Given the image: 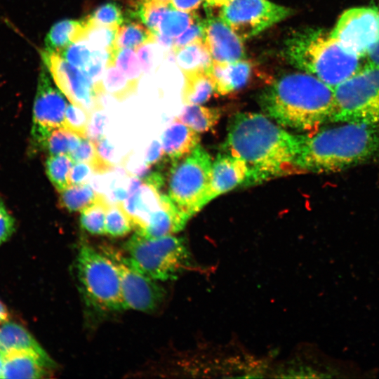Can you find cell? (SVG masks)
<instances>
[{
	"instance_id": "obj_1",
	"label": "cell",
	"mask_w": 379,
	"mask_h": 379,
	"mask_svg": "<svg viewBox=\"0 0 379 379\" xmlns=\"http://www.w3.org/2000/svg\"><path fill=\"white\" fill-rule=\"evenodd\" d=\"M300 134L288 133L267 115L237 112L230 119L221 152L242 159L247 174L242 187L300 173Z\"/></svg>"
},
{
	"instance_id": "obj_2",
	"label": "cell",
	"mask_w": 379,
	"mask_h": 379,
	"mask_svg": "<svg viewBox=\"0 0 379 379\" xmlns=\"http://www.w3.org/2000/svg\"><path fill=\"white\" fill-rule=\"evenodd\" d=\"M259 104L264 114L281 126L311 133L332 122L334 88L306 72L289 73L261 93Z\"/></svg>"
},
{
	"instance_id": "obj_3",
	"label": "cell",
	"mask_w": 379,
	"mask_h": 379,
	"mask_svg": "<svg viewBox=\"0 0 379 379\" xmlns=\"http://www.w3.org/2000/svg\"><path fill=\"white\" fill-rule=\"evenodd\" d=\"M379 154V128L343 123L300 134V172L330 173L363 164Z\"/></svg>"
},
{
	"instance_id": "obj_4",
	"label": "cell",
	"mask_w": 379,
	"mask_h": 379,
	"mask_svg": "<svg viewBox=\"0 0 379 379\" xmlns=\"http://www.w3.org/2000/svg\"><path fill=\"white\" fill-rule=\"evenodd\" d=\"M284 53L293 67L333 88L361 69V58L345 51L331 32L323 29L294 32L286 40Z\"/></svg>"
},
{
	"instance_id": "obj_5",
	"label": "cell",
	"mask_w": 379,
	"mask_h": 379,
	"mask_svg": "<svg viewBox=\"0 0 379 379\" xmlns=\"http://www.w3.org/2000/svg\"><path fill=\"white\" fill-rule=\"evenodd\" d=\"M124 248L130 262L157 281L175 279L190 264L185 239L173 234L148 237L136 232Z\"/></svg>"
},
{
	"instance_id": "obj_6",
	"label": "cell",
	"mask_w": 379,
	"mask_h": 379,
	"mask_svg": "<svg viewBox=\"0 0 379 379\" xmlns=\"http://www.w3.org/2000/svg\"><path fill=\"white\" fill-rule=\"evenodd\" d=\"M77 274L86 300L102 311L126 310L118 269L112 259L84 244L77 257Z\"/></svg>"
},
{
	"instance_id": "obj_7",
	"label": "cell",
	"mask_w": 379,
	"mask_h": 379,
	"mask_svg": "<svg viewBox=\"0 0 379 379\" xmlns=\"http://www.w3.org/2000/svg\"><path fill=\"white\" fill-rule=\"evenodd\" d=\"M334 123L379 128V67L367 64L334 88Z\"/></svg>"
},
{
	"instance_id": "obj_8",
	"label": "cell",
	"mask_w": 379,
	"mask_h": 379,
	"mask_svg": "<svg viewBox=\"0 0 379 379\" xmlns=\"http://www.w3.org/2000/svg\"><path fill=\"white\" fill-rule=\"evenodd\" d=\"M212 163L201 144L186 157L171 162L168 196L188 220L206 206Z\"/></svg>"
},
{
	"instance_id": "obj_9",
	"label": "cell",
	"mask_w": 379,
	"mask_h": 379,
	"mask_svg": "<svg viewBox=\"0 0 379 379\" xmlns=\"http://www.w3.org/2000/svg\"><path fill=\"white\" fill-rule=\"evenodd\" d=\"M293 11L269 0H232L219 17L242 40L255 37L293 15Z\"/></svg>"
},
{
	"instance_id": "obj_10",
	"label": "cell",
	"mask_w": 379,
	"mask_h": 379,
	"mask_svg": "<svg viewBox=\"0 0 379 379\" xmlns=\"http://www.w3.org/2000/svg\"><path fill=\"white\" fill-rule=\"evenodd\" d=\"M67 106L62 91L53 84L48 70L42 63L37 79L32 112L29 147L31 154L44 151L50 133L53 129L64 127Z\"/></svg>"
},
{
	"instance_id": "obj_11",
	"label": "cell",
	"mask_w": 379,
	"mask_h": 379,
	"mask_svg": "<svg viewBox=\"0 0 379 379\" xmlns=\"http://www.w3.org/2000/svg\"><path fill=\"white\" fill-rule=\"evenodd\" d=\"M330 32L345 51L366 57L379 41V11L374 5L346 9Z\"/></svg>"
},
{
	"instance_id": "obj_12",
	"label": "cell",
	"mask_w": 379,
	"mask_h": 379,
	"mask_svg": "<svg viewBox=\"0 0 379 379\" xmlns=\"http://www.w3.org/2000/svg\"><path fill=\"white\" fill-rule=\"evenodd\" d=\"M119 271L121 294L126 310L152 312L164 298V288L157 280L135 267L127 257L118 253H107Z\"/></svg>"
},
{
	"instance_id": "obj_13",
	"label": "cell",
	"mask_w": 379,
	"mask_h": 379,
	"mask_svg": "<svg viewBox=\"0 0 379 379\" xmlns=\"http://www.w3.org/2000/svg\"><path fill=\"white\" fill-rule=\"evenodd\" d=\"M41 56L55 85L72 104L90 114L98 109V95L93 84L80 69L58 53L44 49Z\"/></svg>"
},
{
	"instance_id": "obj_14",
	"label": "cell",
	"mask_w": 379,
	"mask_h": 379,
	"mask_svg": "<svg viewBox=\"0 0 379 379\" xmlns=\"http://www.w3.org/2000/svg\"><path fill=\"white\" fill-rule=\"evenodd\" d=\"M203 41L213 62H232L246 57L243 41L219 15H208L204 21Z\"/></svg>"
},
{
	"instance_id": "obj_15",
	"label": "cell",
	"mask_w": 379,
	"mask_h": 379,
	"mask_svg": "<svg viewBox=\"0 0 379 379\" xmlns=\"http://www.w3.org/2000/svg\"><path fill=\"white\" fill-rule=\"evenodd\" d=\"M161 187L146 180L131 178L128 187V196L121 205L136 232L142 231L151 215L161 207Z\"/></svg>"
},
{
	"instance_id": "obj_16",
	"label": "cell",
	"mask_w": 379,
	"mask_h": 379,
	"mask_svg": "<svg viewBox=\"0 0 379 379\" xmlns=\"http://www.w3.org/2000/svg\"><path fill=\"white\" fill-rule=\"evenodd\" d=\"M246 174V164L242 159L226 152L219 153L212 163L205 205L242 185Z\"/></svg>"
},
{
	"instance_id": "obj_17",
	"label": "cell",
	"mask_w": 379,
	"mask_h": 379,
	"mask_svg": "<svg viewBox=\"0 0 379 379\" xmlns=\"http://www.w3.org/2000/svg\"><path fill=\"white\" fill-rule=\"evenodd\" d=\"M11 353L33 354L49 369L55 366L53 359L24 327L13 322H4L0 326V354Z\"/></svg>"
},
{
	"instance_id": "obj_18",
	"label": "cell",
	"mask_w": 379,
	"mask_h": 379,
	"mask_svg": "<svg viewBox=\"0 0 379 379\" xmlns=\"http://www.w3.org/2000/svg\"><path fill=\"white\" fill-rule=\"evenodd\" d=\"M206 71L213 82L214 92L225 95L244 87L251 73V65L245 59L232 62H213Z\"/></svg>"
},
{
	"instance_id": "obj_19",
	"label": "cell",
	"mask_w": 379,
	"mask_h": 379,
	"mask_svg": "<svg viewBox=\"0 0 379 379\" xmlns=\"http://www.w3.org/2000/svg\"><path fill=\"white\" fill-rule=\"evenodd\" d=\"M161 145L166 159L171 162L188 156L200 144L198 132L175 120L161 135Z\"/></svg>"
},
{
	"instance_id": "obj_20",
	"label": "cell",
	"mask_w": 379,
	"mask_h": 379,
	"mask_svg": "<svg viewBox=\"0 0 379 379\" xmlns=\"http://www.w3.org/2000/svg\"><path fill=\"white\" fill-rule=\"evenodd\" d=\"M187 221L168 194L162 193L161 207L151 215L146 227L137 232L148 237L166 236L182 230Z\"/></svg>"
},
{
	"instance_id": "obj_21",
	"label": "cell",
	"mask_w": 379,
	"mask_h": 379,
	"mask_svg": "<svg viewBox=\"0 0 379 379\" xmlns=\"http://www.w3.org/2000/svg\"><path fill=\"white\" fill-rule=\"evenodd\" d=\"M1 356L2 378H41L49 369L41 359L31 354L11 353Z\"/></svg>"
},
{
	"instance_id": "obj_22",
	"label": "cell",
	"mask_w": 379,
	"mask_h": 379,
	"mask_svg": "<svg viewBox=\"0 0 379 379\" xmlns=\"http://www.w3.org/2000/svg\"><path fill=\"white\" fill-rule=\"evenodd\" d=\"M84 29V19L57 22L46 36L44 50L59 54L71 44L81 41Z\"/></svg>"
},
{
	"instance_id": "obj_23",
	"label": "cell",
	"mask_w": 379,
	"mask_h": 379,
	"mask_svg": "<svg viewBox=\"0 0 379 379\" xmlns=\"http://www.w3.org/2000/svg\"><path fill=\"white\" fill-rule=\"evenodd\" d=\"M184 76L182 100L185 105L206 102L214 92L213 82L204 68L182 72Z\"/></svg>"
},
{
	"instance_id": "obj_24",
	"label": "cell",
	"mask_w": 379,
	"mask_h": 379,
	"mask_svg": "<svg viewBox=\"0 0 379 379\" xmlns=\"http://www.w3.org/2000/svg\"><path fill=\"white\" fill-rule=\"evenodd\" d=\"M220 117L221 110L218 108L186 105L177 120L200 133L213 128Z\"/></svg>"
},
{
	"instance_id": "obj_25",
	"label": "cell",
	"mask_w": 379,
	"mask_h": 379,
	"mask_svg": "<svg viewBox=\"0 0 379 379\" xmlns=\"http://www.w3.org/2000/svg\"><path fill=\"white\" fill-rule=\"evenodd\" d=\"M85 29L81 41H86L93 49L105 51L111 55L109 65H114L117 48L116 42L119 27L95 25L85 18Z\"/></svg>"
},
{
	"instance_id": "obj_26",
	"label": "cell",
	"mask_w": 379,
	"mask_h": 379,
	"mask_svg": "<svg viewBox=\"0 0 379 379\" xmlns=\"http://www.w3.org/2000/svg\"><path fill=\"white\" fill-rule=\"evenodd\" d=\"M155 42V36L140 20L125 18L119 27L116 45L117 48L137 50L139 47Z\"/></svg>"
},
{
	"instance_id": "obj_27",
	"label": "cell",
	"mask_w": 379,
	"mask_h": 379,
	"mask_svg": "<svg viewBox=\"0 0 379 379\" xmlns=\"http://www.w3.org/2000/svg\"><path fill=\"white\" fill-rule=\"evenodd\" d=\"M59 194V206L69 212H81L92 204L98 195L88 183L69 185Z\"/></svg>"
},
{
	"instance_id": "obj_28",
	"label": "cell",
	"mask_w": 379,
	"mask_h": 379,
	"mask_svg": "<svg viewBox=\"0 0 379 379\" xmlns=\"http://www.w3.org/2000/svg\"><path fill=\"white\" fill-rule=\"evenodd\" d=\"M174 53L177 64L182 72L198 68L207 69L212 63L203 39L186 45Z\"/></svg>"
},
{
	"instance_id": "obj_29",
	"label": "cell",
	"mask_w": 379,
	"mask_h": 379,
	"mask_svg": "<svg viewBox=\"0 0 379 379\" xmlns=\"http://www.w3.org/2000/svg\"><path fill=\"white\" fill-rule=\"evenodd\" d=\"M109 205L105 196L98 194L95 201L81 211V227L92 234H105V218Z\"/></svg>"
},
{
	"instance_id": "obj_30",
	"label": "cell",
	"mask_w": 379,
	"mask_h": 379,
	"mask_svg": "<svg viewBox=\"0 0 379 379\" xmlns=\"http://www.w3.org/2000/svg\"><path fill=\"white\" fill-rule=\"evenodd\" d=\"M173 8L169 3L147 0L137 3L135 18L156 36L159 33L161 22L167 12Z\"/></svg>"
},
{
	"instance_id": "obj_31",
	"label": "cell",
	"mask_w": 379,
	"mask_h": 379,
	"mask_svg": "<svg viewBox=\"0 0 379 379\" xmlns=\"http://www.w3.org/2000/svg\"><path fill=\"white\" fill-rule=\"evenodd\" d=\"M74 161L69 155H49L46 161L47 176L55 190L60 192L69 186V176Z\"/></svg>"
},
{
	"instance_id": "obj_32",
	"label": "cell",
	"mask_w": 379,
	"mask_h": 379,
	"mask_svg": "<svg viewBox=\"0 0 379 379\" xmlns=\"http://www.w3.org/2000/svg\"><path fill=\"white\" fill-rule=\"evenodd\" d=\"M83 138H84L65 127L58 128L53 129L48 135L44 151L49 155L69 154L77 148Z\"/></svg>"
},
{
	"instance_id": "obj_33",
	"label": "cell",
	"mask_w": 379,
	"mask_h": 379,
	"mask_svg": "<svg viewBox=\"0 0 379 379\" xmlns=\"http://www.w3.org/2000/svg\"><path fill=\"white\" fill-rule=\"evenodd\" d=\"M104 93H108L118 100H124L135 92L134 86L115 65L105 68L102 77Z\"/></svg>"
},
{
	"instance_id": "obj_34",
	"label": "cell",
	"mask_w": 379,
	"mask_h": 379,
	"mask_svg": "<svg viewBox=\"0 0 379 379\" xmlns=\"http://www.w3.org/2000/svg\"><path fill=\"white\" fill-rule=\"evenodd\" d=\"M134 228L131 218L121 204H109L105 218V234L114 237H124Z\"/></svg>"
},
{
	"instance_id": "obj_35",
	"label": "cell",
	"mask_w": 379,
	"mask_h": 379,
	"mask_svg": "<svg viewBox=\"0 0 379 379\" xmlns=\"http://www.w3.org/2000/svg\"><path fill=\"white\" fill-rule=\"evenodd\" d=\"M195 19L196 18L189 13L171 8L161 22L159 34L175 39L185 32Z\"/></svg>"
},
{
	"instance_id": "obj_36",
	"label": "cell",
	"mask_w": 379,
	"mask_h": 379,
	"mask_svg": "<svg viewBox=\"0 0 379 379\" xmlns=\"http://www.w3.org/2000/svg\"><path fill=\"white\" fill-rule=\"evenodd\" d=\"M85 19L95 25L119 27L125 20V15L119 4L107 2L100 6Z\"/></svg>"
},
{
	"instance_id": "obj_37",
	"label": "cell",
	"mask_w": 379,
	"mask_h": 379,
	"mask_svg": "<svg viewBox=\"0 0 379 379\" xmlns=\"http://www.w3.org/2000/svg\"><path fill=\"white\" fill-rule=\"evenodd\" d=\"M114 65L135 86L142 75V68L133 49L119 48L114 58Z\"/></svg>"
},
{
	"instance_id": "obj_38",
	"label": "cell",
	"mask_w": 379,
	"mask_h": 379,
	"mask_svg": "<svg viewBox=\"0 0 379 379\" xmlns=\"http://www.w3.org/2000/svg\"><path fill=\"white\" fill-rule=\"evenodd\" d=\"M90 114L84 109L71 103L66 108L64 127L81 138H86Z\"/></svg>"
},
{
	"instance_id": "obj_39",
	"label": "cell",
	"mask_w": 379,
	"mask_h": 379,
	"mask_svg": "<svg viewBox=\"0 0 379 379\" xmlns=\"http://www.w3.org/2000/svg\"><path fill=\"white\" fill-rule=\"evenodd\" d=\"M92 53L93 49L81 40L71 44L59 55L82 72L90 62Z\"/></svg>"
},
{
	"instance_id": "obj_40",
	"label": "cell",
	"mask_w": 379,
	"mask_h": 379,
	"mask_svg": "<svg viewBox=\"0 0 379 379\" xmlns=\"http://www.w3.org/2000/svg\"><path fill=\"white\" fill-rule=\"evenodd\" d=\"M203 34L204 21L201 22L195 19L185 32L174 39L172 46L173 51L197 41L202 40Z\"/></svg>"
},
{
	"instance_id": "obj_41",
	"label": "cell",
	"mask_w": 379,
	"mask_h": 379,
	"mask_svg": "<svg viewBox=\"0 0 379 379\" xmlns=\"http://www.w3.org/2000/svg\"><path fill=\"white\" fill-rule=\"evenodd\" d=\"M93 173L95 172L89 164L76 162V164L72 166L70 171L69 176V185L87 184Z\"/></svg>"
},
{
	"instance_id": "obj_42",
	"label": "cell",
	"mask_w": 379,
	"mask_h": 379,
	"mask_svg": "<svg viewBox=\"0 0 379 379\" xmlns=\"http://www.w3.org/2000/svg\"><path fill=\"white\" fill-rule=\"evenodd\" d=\"M91 114L93 115L88 126L86 138L93 142H96L103 138L104 128L107 119L105 115L99 112L98 109Z\"/></svg>"
},
{
	"instance_id": "obj_43",
	"label": "cell",
	"mask_w": 379,
	"mask_h": 379,
	"mask_svg": "<svg viewBox=\"0 0 379 379\" xmlns=\"http://www.w3.org/2000/svg\"><path fill=\"white\" fill-rule=\"evenodd\" d=\"M15 221L0 199V244L6 241L13 234Z\"/></svg>"
},
{
	"instance_id": "obj_44",
	"label": "cell",
	"mask_w": 379,
	"mask_h": 379,
	"mask_svg": "<svg viewBox=\"0 0 379 379\" xmlns=\"http://www.w3.org/2000/svg\"><path fill=\"white\" fill-rule=\"evenodd\" d=\"M126 171L132 177L144 178L150 172L152 166L147 164L145 161H140L135 157L131 156L128 157L124 161Z\"/></svg>"
},
{
	"instance_id": "obj_45",
	"label": "cell",
	"mask_w": 379,
	"mask_h": 379,
	"mask_svg": "<svg viewBox=\"0 0 379 379\" xmlns=\"http://www.w3.org/2000/svg\"><path fill=\"white\" fill-rule=\"evenodd\" d=\"M165 157L161 143L154 140L148 147L144 161L149 166H153L159 164Z\"/></svg>"
},
{
	"instance_id": "obj_46",
	"label": "cell",
	"mask_w": 379,
	"mask_h": 379,
	"mask_svg": "<svg viewBox=\"0 0 379 379\" xmlns=\"http://www.w3.org/2000/svg\"><path fill=\"white\" fill-rule=\"evenodd\" d=\"M149 44L143 45L136 50L142 70L147 73L152 69L153 66V51Z\"/></svg>"
},
{
	"instance_id": "obj_47",
	"label": "cell",
	"mask_w": 379,
	"mask_h": 379,
	"mask_svg": "<svg viewBox=\"0 0 379 379\" xmlns=\"http://www.w3.org/2000/svg\"><path fill=\"white\" fill-rule=\"evenodd\" d=\"M95 144L97 152L101 159L105 163L114 166L112 160L114 157V148L105 138H102Z\"/></svg>"
},
{
	"instance_id": "obj_48",
	"label": "cell",
	"mask_w": 379,
	"mask_h": 379,
	"mask_svg": "<svg viewBox=\"0 0 379 379\" xmlns=\"http://www.w3.org/2000/svg\"><path fill=\"white\" fill-rule=\"evenodd\" d=\"M204 0H171V6L178 11L192 13L197 10Z\"/></svg>"
},
{
	"instance_id": "obj_49",
	"label": "cell",
	"mask_w": 379,
	"mask_h": 379,
	"mask_svg": "<svg viewBox=\"0 0 379 379\" xmlns=\"http://www.w3.org/2000/svg\"><path fill=\"white\" fill-rule=\"evenodd\" d=\"M379 11V0H373V4ZM368 63L379 67V41L366 55Z\"/></svg>"
},
{
	"instance_id": "obj_50",
	"label": "cell",
	"mask_w": 379,
	"mask_h": 379,
	"mask_svg": "<svg viewBox=\"0 0 379 379\" xmlns=\"http://www.w3.org/2000/svg\"><path fill=\"white\" fill-rule=\"evenodd\" d=\"M232 0H204L208 6L210 7H219L221 8L223 6L229 4Z\"/></svg>"
},
{
	"instance_id": "obj_51",
	"label": "cell",
	"mask_w": 379,
	"mask_h": 379,
	"mask_svg": "<svg viewBox=\"0 0 379 379\" xmlns=\"http://www.w3.org/2000/svg\"><path fill=\"white\" fill-rule=\"evenodd\" d=\"M8 317V311L5 305L0 301V324L6 321Z\"/></svg>"
},
{
	"instance_id": "obj_52",
	"label": "cell",
	"mask_w": 379,
	"mask_h": 379,
	"mask_svg": "<svg viewBox=\"0 0 379 379\" xmlns=\"http://www.w3.org/2000/svg\"><path fill=\"white\" fill-rule=\"evenodd\" d=\"M137 3L142 1H147V0H135ZM152 1H161L165 3H169L171 2V0H152Z\"/></svg>"
}]
</instances>
